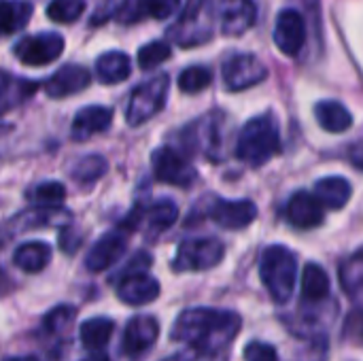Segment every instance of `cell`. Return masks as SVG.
Here are the masks:
<instances>
[{"label":"cell","mask_w":363,"mask_h":361,"mask_svg":"<svg viewBox=\"0 0 363 361\" xmlns=\"http://www.w3.org/2000/svg\"><path fill=\"white\" fill-rule=\"evenodd\" d=\"M255 17L253 0H189L170 36L181 47H198L213 38V19L219 23L221 34L240 36L253 26Z\"/></svg>","instance_id":"cell-1"},{"label":"cell","mask_w":363,"mask_h":361,"mask_svg":"<svg viewBox=\"0 0 363 361\" xmlns=\"http://www.w3.org/2000/svg\"><path fill=\"white\" fill-rule=\"evenodd\" d=\"M240 315L232 311L187 309L177 317L170 338L189 345L196 353L204 357H215L232 345V340L240 332Z\"/></svg>","instance_id":"cell-2"},{"label":"cell","mask_w":363,"mask_h":361,"mask_svg":"<svg viewBox=\"0 0 363 361\" xmlns=\"http://www.w3.org/2000/svg\"><path fill=\"white\" fill-rule=\"evenodd\" d=\"M279 149L281 132L272 115H262L247 121L236 140V155L249 166H264L279 153Z\"/></svg>","instance_id":"cell-3"},{"label":"cell","mask_w":363,"mask_h":361,"mask_svg":"<svg viewBox=\"0 0 363 361\" xmlns=\"http://www.w3.org/2000/svg\"><path fill=\"white\" fill-rule=\"evenodd\" d=\"M259 274L277 304H285L291 300L298 277V257L283 245H272L262 253Z\"/></svg>","instance_id":"cell-4"},{"label":"cell","mask_w":363,"mask_h":361,"mask_svg":"<svg viewBox=\"0 0 363 361\" xmlns=\"http://www.w3.org/2000/svg\"><path fill=\"white\" fill-rule=\"evenodd\" d=\"M168 89H170L168 74H157V77L140 83L130 96V102L125 109V121L130 126H140V123L149 121L151 117H155L166 104Z\"/></svg>","instance_id":"cell-5"},{"label":"cell","mask_w":363,"mask_h":361,"mask_svg":"<svg viewBox=\"0 0 363 361\" xmlns=\"http://www.w3.org/2000/svg\"><path fill=\"white\" fill-rule=\"evenodd\" d=\"M223 255L225 247L219 238H191L179 245L172 268L177 272H202L221 264Z\"/></svg>","instance_id":"cell-6"},{"label":"cell","mask_w":363,"mask_h":361,"mask_svg":"<svg viewBox=\"0 0 363 361\" xmlns=\"http://www.w3.org/2000/svg\"><path fill=\"white\" fill-rule=\"evenodd\" d=\"M153 174L160 183L174 187H189L196 181V168L172 147H160L151 155Z\"/></svg>","instance_id":"cell-7"},{"label":"cell","mask_w":363,"mask_h":361,"mask_svg":"<svg viewBox=\"0 0 363 361\" xmlns=\"http://www.w3.org/2000/svg\"><path fill=\"white\" fill-rule=\"evenodd\" d=\"M64 51V38L55 32L26 36L15 45V55L26 66H47Z\"/></svg>","instance_id":"cell-8"},{"label":"cell","mask_w":363,"mask_h":361,"mask_svg":"<svg viewBox=\"0 0 363 361\" xmlns=\"http://www.w3.org/2000/svg\"><path fill=\"white\" fill-rule=\"evenodd\" d=\"M268 77L266 66L262 60L253 53H238L232 55L223 64V81L230 91H242L257 83H262Z\"/></svg>","instance_id":"cell-9"},{"label":"cell","mask_w":363,"mask_h":361,"mask_svg":"<svg viewBox=\"0 0 363 361\" xmlns=\"http://www.w3.org/2000/svg\"><path fill=\"white\" fill-rule=\"evenodd\" d=\"M206 217H211L219 228L245 230L257 217V206L251 200H223L208 198Z\"/></svg>","instance_id":"cell-10"},{"label":"cell","mask_w":363,"mask_h":361,"mask_svg":"<svg viewBox=\"0 0 363 361\" xmlns=\"http://www.w3.org/2000/svg\"><path fill=\"white\" fill-rule=\"evenodd\" d=\"M160 336V323L155 317L149 315H138L128 321L123 330V340H121V351L128 357H140L147 353Z\"/></svg>","instance_id":"cell-11"},{"label":"cell","mask_w":363,"mask_h":361,"mask_svg":"<svg viewBox=\"0 0 363 361\" xmlns=\"http://www.w3.org/2000/svg\"><path fill=\"white\" fill-rule=\"evenodd\" d=\"M128 249V238H125V230H113L108 234H104L87 253L85 257V268L89 272H104L108 270L113 264H117L123 253Z\"/></svg>","instance_id":"cell-12"},{"label":"cell","mask_w":363,"mask_h":361,"mask_svg":"<svg viewBox=\"0 0 363 361\" xmlns=\"http://www.w3.org/2000/svg\"><path fill=\"white\" fill-rule=\"evenodd\" d=\"M274 43L289 57H296L302 51V47L306 43V23L298 11H294V9L281 11V15L277 17Z\"/></svg>","instance_id":"cell-13"},{"label":"cell","mask_w":363,"mask_h":361,"mask_svg":"<svg viewBox=\"0 0 363 361\" xmlns=\"http://www.w3.org/2000/svg\"><path fill=\"white\" fill-rule=\"evenodd\" d=\"M117 298L128 306L151 304L160 298V283L147 272L121 277L117 285Z\"/></svg>","instance_id":"cell-14"},{"label":"cell","mask_w":363,"mask_h":361,"mask_svg":"<svg viewBox=\"0 0 363 361\" xmlns=\"http://www.w3.org/2000/svg\"><path fill=\"white\" fill-rule=\"evenodd\" d=\"M287 219L291 226L302 228V230H311L323 223L325 219V211L319 204V200L315 198V194L308 191H296L289 202H287Z\"/></svg>","instance_id":"cell-15"},{"label":"cell","mask_w":363,"mask_h":361,"mask_svg":"<svg viewBox=\"0 0 363 361\" xmlns=\"http://www.w3.org/2000/svg\"><path fill=\"white\" fill-rule=\"evenodd\" d=\"M91 77L89 70L79 64H66L57 72L51 74V79L45 85V91L49 98H66L72 94L83 91L89 85Z\"/></svg>","instance_id":"cell-16"},{"label":"cell","mask_w":363,"mask_h":361,"mask_svg":"<svg viewBox=\"0 0 363 361\" xmlns=\"http://www.w3.org/2000/svg\"><path fill=\"white\" fill-rule=\"evenodd\" d=\"M113 121V111L108 106H85L81 109L74 119H72V128H70V136L77 143L89 140L94 134H102L111 128Z\"/></svg>","instance_id":"cell-17"},{"label":"cell","mask_w":363,"mask_h":361,"mask_svg":"<svg viewBox=\"0 0 363 361\" xmlns=\"http://www.w3.org/2000/svg\"><path fill=\"white\" fill-rule=\"evenodd\" d=\"M181 6V0H130L121 11L119 19L130 23L138 21L143 17H153V19H168L174 15Z\"/></svg>","instance_id":"cell-18"},{"label":"cell","mask_w":363,"mask_h":361,"mask_svg":"<svg viewBox=\"0 0 363 361\" xmlns=\"http://www.w3.org/2000/svg\"><path fill=\"white\" fill-rule=\"evenodd\" d=\"M353 196V187L347 179L342 177H325L319 179L315 185V198L323 209L340 211Z\"/></svg>","instance_id":"cell-19"},{"label":"cell","mask_w":363,"mask_h":361,"mask_svg":"<svg viewBox=\"0 0 363 361\" xmlns=\"http://www.w3.org/2000/svg\"><path fill=\"white\" fill-rule=\"evenodd\" d=\"M51 262V247L40 240L23 243L15 249L13 253V264L28 274H38L43 272Z\"/></svg>","instance_id":"cell-20"},{"label":"cell","mask_w":363,"mask_h":361,"mask_svg":"<svg viewBox=\"0 0 363 361\" xmlns=\"http://www.w3.org/2000/svg\"><path fill=\"white\" fill-rule=\"evenodd\" d=\"M315 117H317L319 126L332 134L347 132L353 126V115L349 113V109L345 104H340L336 100H321L315 106Z\"/></svg>","instance_id":"cell-21"},{"label":"cell","mask_w":363,"mask_h":361,"mask_svg":"<svg viewBox=\"0 0 363 361\" xmlns=\"http://www.w3.org/2000/svg\"><path fill=\"white\" fill-rule=\"evenodd\" d=\"M96 72L104 85H115V83H121L130 77L132 62L121 51H108L96 60Z\"/></svg>","instance_id":"cell-22"},{"label":"cell","mask_w":363,"mask_h":361,"mask_svg":"<svg viewBox=\"0 0 363 361\" xmlns=\"http://www.w3.org/2000/svg\"><path fill=\"white\" fill-rule=\"evenodd\" d=\"M115 323L106 317H94L83 321L81 326V343L91 353H102V349L108 345L113 336Z\"/></svg>","instance_id":"cell-23"},{"label":"cell","mask_w":363,"mask_h":361,"mask_svg":"<svg viewBox=\"0 0 363 361\" xmlns=\"http://www.w3.org/2000/svg\"><path fill=\"white\" fill-rule=\"evenodd\" d=\"M34 6L23 0H0V34H13L28 26Z\"/></svg>","instance_id":"cell-24"},{"label":"cell","mask_w":363,"mask_h":361,"mask_svg":"<svg viewBox=\"0 0 363 361\" xmlns=\"http://www.w3.org/2000/svg\"><path fill=\"white\" fill-rule=\"evenodd\" d=\"M330 277L319 264H306L302 274V298L306 302H321L330 296Z\"/></svg>","instance_id":"cell-25"},{"label":"cell","mask_w":363,"mask_h":361,"mask_svg":"<svg viewBox=\"0 0 363 361\" xmlns=\"http://www.w3.org/2000/svg\"><path fill=\"white\" fill-rule=\"evenodd\" d=\"M179 219V206L177 202L168 200V198H162L157 200L149 213H147V228H149V234H162L166 232L168 228H172Z\"/></svg>","instance_id":"cell-26"},{"label":"cell","mask_w":363,"mask_h":361,"mask_svg":"<svg viewBox=\"0 0 363 361\" xmlns=\"http://www.w3.org/2000/svg\"><path fill=\"white\" fill-rule=\"evenodd\" d=\"M108 170V162L104 155H98V153H91V155H85L81 157L72 170H70V177L81 183V185H91L96 183L98 179H102Z\"/></svg>","instance_id":"cell-27"},{"label":"cell","mask_w":363,"mask_h":361,"mask_svg":"<svg viewBox=\"0 0 363 361\" xmlns=\"http://www.w3.org/2000/svg\"><path fill=\"white\" fill-rule=\"evenodd\" d=\"M340 285L353 300L363 298V253H355L340 266Z\"/></svg>","instance_id":"cell-28"},{"label":"cell","mask_w":363,"mask_h":361,"mask_svg":"<svg viewBox=\"0 0 363 361\" xmlns=\"http://www.w3.org/2000/svg\"><path fill=\"white\" fill-rule=\"evenodd\" d=\"M28 200H32L40 209H57V204H62L66 200V189L57 181H47V183H40L34 189H30Z\"/></svg>","instance_id":"cell-29"},{"label":"cell","mask_w":363,"mask_h":361,"mask_svg":"<svg viewBox=\"0 0 363 361\" xmlns=\"http://www.w3.org/2000/svg\"><path fill=\"white\" fill-rule=\"evenodd\" d=\"M213 83V72L206 66H189L179 77V87L185 94H198Z\"/></svg>","instance_id":"cell-30"},{"label":"cell","mask_w":363,"mask_h":361,"mask_svg":"<svg viewBox=\"0 0 363 361\" xmlns=\"http://www.w3.org/2000/svg\"><path fill=\"white\" fill-rule=\"evenodd\" d=\"M85 11V0H51L47 6V17L55 23H72Z\"/></svg>","instance_id":"cell-31"},{"label":"cell","mask_w":363,"mask_h":361,"mask_svg":"<svg viewBox=\"0 0 363 361\" xmlns=\"http://www.w3.org/2000/svg\"><path fill=\"white\" fill-rule=\"evenodd\" d=\"M77 319V309L74 306H55L45 319H43V326L49 334H55V336H62L70 330V326L74 323Z\"/></svg>","instance_id":"cell-32"},{"label":"cell","mask_w":363,"mask_h":361,"mask_svg":"<svg viewBox=\"0 0 363 361\" xmlns=\"http://www.w3.org/2000/svg\"><path fill=\"white\" fill-rule=\"evenodd\" d=\"M170 53H172V49H170L168 43H164V40H153V43L140 47V51H138V66H140L143 70L157 68L162 62H166V60L170 57Z\"/></svg>","instance_id":"cell-33"},{"label":"cell","mask_w":363,"mask_h":361,"mask_svg":"<svg viewBox=\"0 0 363 361\" xmlns=\"http://www.w3.org/2000/svg\"><path fill=\"white\" fill-rule=\"evenodd\" d=\"M345 340H349L351 345H363V309H355L347 315L345 321V330H342Z\"/></svg>","instance_id":"cell-34"},{"label":"cell","mask_w":363,"mask_h":361,"mask_svg":"<svg viewBox=\"0 0 363 361\" xmlns=\"http://www.w3.org/2000/svg\"><path fill=\"white\" fill-rule=\"evenodd\" d=\"M245 360L247 361H279V353L272 345L266 343H249L245 349Z\"/></svg>","instance_id":"cell-35"},{"label":"cell","mask_w":363,"mask_h":361,"mask_svg":"<svg viewBox=\"0 0 363 361\" xmlns=\"http://www.w3.org/2000/svg\"><path fill=\"white\" fill-rule=\"evenodd\" d=\"M79 245H81V240H79V236H72V230H66V232L62 234V240H60V249H62V251L74 253Z\"/></svg>","instance_id":"cell-36"},{"label":"cell","mask_w":363,"mask_h":361,"mask_svg":"<svg viewBox=\"0 0 363 361\" xmlns=\"http://www.w3.org/2000/svg\"><path fill=\"white\" fill-rule=\"evenodd\" d=\"M83 361H111V360H108V355H106V353H91L89 357H85Z\"/></svg>","instance_id":"cell-37"},{"label":"cell","mask_w":363,"mask_h":361,"mask_svg":"<svg viewBox=\"0 0 363 361\" xmlns=\"http://www.w3.org/2000/svg\"><path fill=\"white\" fill-rule=\"evenodd\" d=\"M6 361H38L36 357H32V355H28V357H15V360H6Z\"/></svg>","instance_id":"cell-38"}]
</instances>
